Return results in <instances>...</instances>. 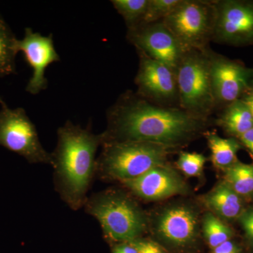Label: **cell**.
Instances as JSON below:
<instances>
[{
	"label": "cell",
	"mask_w": 253,
	"mask_h": 253,
	"mask_svg": "<svg viewBox=\"0 0 253 253\" xmlns=\"http://www.w3.org/2000/svg\"><path fill=\"white\" fill-rule=\"evenodd\" d=\"M156 229L158 234L171 244H187L197 233L198 218L189 208H169L161 214Z\"/></svg>",
	"instance_id": "14"
},
{
	"label": "cell",
	"mask_w": 253,
	"mask_h": 253,
	"mask_svg": "<svg viewBox=\"0 0 253 253\" xmlns=\"http://www.w3.org/2000/svg\"><path fill=\"white\" fill-rule=\"evenodd\" d=\"M175 73L179 107L206 122L217 109L211 81L209 48L186 51Z\"/></svg>",
	"instance_id": "4"
},
{
	"label": "cell",
	"mask_w": 253,
	"mask_h": 253,
	"mask_svg": "<svg viewBox=\"0 0 253 253\" xmlns=\"http://www.w3.org/2000/svg\"><path fill=\"white\" fill-rule=\"evenodd\" d=\"M181 1V0H149L147 11L141 25L163 21L172 14Z\"/></svg>",
	"instance_id": "22"
},
{
	"label": "cell",
	"mask_w": 253,
	"mask_h": 253,
	"mask_svg": "<svg viewBox=\"0 0 253 253\" xmlns=\"http://www.w3.org/2000/svg\"><path fill=\"white\" fill-rule=\"evenodd\" d=\"M241 145L245 146L253 156V128L238 138Z\"/></svg>",
	"instance_id": "27"
},
{
	"label": "cell",
	"mask_w": 253,
	"mask_h": 253,
	"mask_svg": "<svg viewBox=\"0 0 253 253\" xmlns=\"http://www.w3.org/2000/svg\"><path fill=\"white\" fill-rule=\"evenodd\" d=\"M86 212L96 218L108 239L132 242L146 229V219L137 205L121 192L106 191L86 199Z\"/></svg>",
	"instance_id": "5"
},
{
	"label": "cell",
	"mask_w": 253,
	"mask_h": 253,
	"mask_svg": "<svg viewBox=\"0 0 253 253\" xmlns=\"http://www.w3.org/2000/svg\"><path fill=\"white\" fill-rule=\"evenodd\" d=\"M239 249L235 244L227 241L214 248L212 253H239Z\"/></svg>",
	"instance_id": "26"
},
{
	"label": "cell",
	"mask_w": 253,
	"mask_h": 253,
	"mask_svg": "<svg viewBox=\"0 0 253 253\" xmlns=\"http://www.w3.org/2000/svg\"><path fill=\"white\" fill-rule=\"evenodd\" d=\"M113 6L126 21L128 30L141 24L149 0H113Z\"/></svg>",
	"instance_id": "20"
},
{
	"label": "cell",
	"mask_w": 253,
	"mask_h": 253,
	"mask_svg": "<svg viewBox=\"0 0 253 253\" xmlns=\"http://www.w3.org/2000/svg\"><path fill=\"white\" fill-rule=\"evenodd\" d=\"M18 41L9 25L0 15V78L16 73Z\"/></svg>",
	"instance_id": "18"
},
{
	"label": "cell",
	"mask_w": 253,
	"mask_h": 253,
	"mask_svg": "<svg viewBox=\"0 0 253 253\" xmlns=\"http://www.w3.org/2000/svg\"><path fill=\"white\" fill-rule=\"evenodd\" d=\"M130 244L137 250L138 253H164L160 246L152 241H135L130 242Z\"/></svg>",
	"instance_id": "24"
},
{
	"label": "cell",
	"mask_w": 253,
	"mask_h": 253,
	"mask_svg": "<svg viewBox=\"0 0 253 253\" xmlns=\"http://www.w3.org/2000/svg\"><path fill=\"white\" fill-rule=\"evenodd\" d=\"M113 253H138L137 250L130 244H122L115 249Z\"/></svg>",
	"instance_id": "28"
},
{
	"label": "cell",
	"mask_w": 253,
	"mask_h": 253,
	"mask_svg": "<svg viewBox=\"0 0 253 253\" xmlns=\"http://www.w3.org/2000/svg\"><path fill=\"white\" fill-rule=\"evenodd\" d=\"M138 54L139 69L134 80L137 86L136 94L155 104L179 107L175 71L142 53Z\"/></svg>",
	"instance_id": "10"
},
{
	"label": "cell",
	"mask_w": 253,
	"mask_h": 253,
	"mask_svg": "<svg viewBox=\"0 0 253 253\" xmlns=\"http://www.w3.org/2000/svg\"><path fill=\"white\" fill-rule=\"evenodd\" d=\"M0 104H1V106H4V105H6V104H5L4 101H3L2 99H1V96H0Z\"/></svg>",
	"instance_id": "31"
},
{
	"label": "cell",
	"mask_w": 253,
	"mask_h": 253,
	"mask_svg": "<svg viewBox=\"0 0 253 253\" xmlns=\"http://www.w3.org/2000/svg\"><path fill=\"white\" fill-rule=\"evenodd\" d=\"M206 138L211 151V161L215 167L224 169L237 162L241 143L236 138H222L214 133H207Z\"/></svg>",
	"instance_id": "17"
},
{
	"label": "cell",
	"mask_w": 253,
	"mask_h": 253,
	"mask_svg": "<svg viewBox=\"0 0 253 253\" xmlns=\"http://www.w3.org/2000/svg\"><path fill=\"white\" fill-rule=\"evenodd\" d=\"M217 123L226 132L236 139L253 128L252 115L241 99L223 108Z\"/></svg>",
	"instance_id": "16"
},
{
	"label": "cell",
	"mask_w": 253,
	"mask_h": 253,
	"mask_svg": "<svg viewBox=\"0 0 253 253\" xmlns=\"http://www.w3.org/2000/svg\"><path fill=\"white\" fill-rule=\"evenodd\" d=\"M96 161V169L104 179L123 181L135 179L153 168L165 166L172 148L139 141L106 142Z\"/></svg>",
	"instance_id": "3"
},
{
	"label": "cell",
	"mask_w": 253,
	"mask_h": 253,
	"mask_svg": "<svg viewBox=\"0 0 253 253\" xmlns=\"http://www.w3.org/2000/svg\"><path fill=\"white\" fill-rule=\"evenodd\" d=\"M204 202L211 211L226 219H234L241 214L242 201L225 181L219 183L204 199Z\"/></svg>",
	"instance_id": "15"
},
{
	"label": "cell",
	"mask_w": 253,
	"mask_h": 253,
	"mask_svg": "<svg viewBox=\"0 0 253 253\" xmlns=\"http://www.w3.org/2000/svg\"><path fill=\"white\" fill-rule=\"evenodd\" d=\"M212 41L233 46L253 44V1L217 0Z\"/></svg>",
	"instance_id": "8"
},
{
	"label": "cell",
	"mask_w": 253,
	"mask_h": 253,
	"mask_svg": "<svg viewBox=\"0 0 253 253\" xmlns=\"http://www.w3.org/2000/svg\"><path fill=\"white\" fill-rule=\"evenodd\" d=\"M215 19V1L181 0L172 14L162 21L184 51H204L212 41Z\"/></svg>",
	"instance_id": "6"
},
{
	"label": "cell",
	"mask_w": 253,
	"mask_h": 253,
	"mask_svg": "<svg viewBox=\"0 0 253 253\" xmlns=\"http://www.w3.org/2000/svg\"><path fill=\"white\" fill-rule=\"evenodd\" d=\"M126 38L138 52L167 65L174 71L186 52L163 21L129 29Z\"/></svg>",
	"instance_id": "11"
},
{
	"label": "cell",
	"mask_w": 253,
	"mask_h": 253,
	"mask_svg": "<svg viewBox=\"0 0 253 253\" xmlns=\"http://www.w3.org/2000/svg\"><path fill=\"white\" fill-rule=\"evenodd\" d=\"M0 146L26 158L29 163L52 166L51 154L43 148L36 126L23 108L0 110Z\"/></svg>",
	"instance_id": "7"
},
{
	"label": "cell",
	"mask_w": 253,
	"mask_h": 253,
	"mask_svg": "<svg viewBox=\"0 0 253 253\" xmlns=\"http://www.w3.org/2000/svg\"><path fill=\"white\" fill-rule=\"evenodd\" d=\"M18 49L22 51L33 71L26 90L31 94H38L47 87L46 68L51 63L60 61L59 55L55 49L52 35L44 36L33 31L31 28H26L23 39L18 40Z\"/></svg>",
	"instance_id": "12"
},
{
	"label": "cell",
	"mask_w": 253,
	"mask_h": 253,
	"mask_svg": "<svg viewBox=\"0 0 253 253\" xmlns=\"http://www.w3.org/2000/svg\"><path fill=\"white\" fill-rule=\"evenodd\" d=\"M106 142L139 141L174 148L198 135L206 121L191 116L178 106L155 104L136 93H123L108 110Z\"/></svg>",
	"instance_id": "1"
},
{
	"label": "cell",
	"mask_w": 253,
	"mask_h": 253,
	"mask_svg": "<svg viewBox=\"0 0 253 253\" xmlns=\"http://www.w3.org/2000/svg\"><path fill=\"white\" fill-rule=\"evenodd\" d=\"M121 183L138 197L150 201L166 199L185 192L186 190L185 183L179 174L166 165Z\"/></svg>",
	"instance_id": "13"
},
{
	"label": "cell",
	"mask_w": 253,
	"mask_h": 253,
	"mask_svg": "<svg viewBox=\"0 0 253 253\" xmlns=\"http://www.w3.org/2000/svg\"><path fill=\"white\" fill-rule=\"evenodd\" d=\"M211 81L217 109L241 99L249 89L253 69L209 49Z\"/></svg>",
	"instance_id": "9"
},
{
	"label": "cell",
	"mask_w": 253,
	"mask_h": 253,
	"mask_svg": "<svg viewBox=\"0 0 253 253\" xmlns=\"http://www.w3.org/2000/svg\"><path fill=\"white\" fill-rule=\"evenodd\" d=\"M241 99L244 101L245 104L247 105L250 111H251V115H252L253 119V93L248 91L243 96V97L241 98Z\"/></svg>",
	"instance_id": "29"
},
{
	"label": "cell",
	"mask_w": 253,
	"mask_h": 253,
	"mask_svg": "<svg viewBox=\"0 0 253 253\" xmlns=\"http://www.w3.org/2000/svg\"><path fill=\"white\" fill-rule=\"evenodd\" d=\"M204 231L205 237L213 249L229 241L233 235L231 228L211 213L205 216Z\"/></svg>",
	"instance_id": "21"
},
{
	"label": "cell",
	"mask_w": 253,
	"mask_h": 253,
	"mask_svg": "<svg viewBox=\"0 0 253 253\" xmlns=\"http://www.w3.org/2000/svg\"><path fill=\"white\" fill-rule=\"evenodd\" d=\"M241 223L247 235L253 239V211H248L243 214Z\"/></svg>",
	"instance_id": "25"
},
{
	"label": "cell",
	"mask_w": 253,
	"mask_h": 253,
	"mask_svg": "<svg viewBox=\"0 0 253 253\" xmlns=\"http://www.w3.org/2000/svg\"><path fill=\"white\" fill-rule=\"evenodd\" d=\"M57 135V145L51 154L55 188L63 201L76 211L87 199L102 134H94L89 126L84 129L67 121L58 129Z\"/></svg>",
	"instance_id": "2"
},
{
	"label": "cell",
	"mask_w": 253,
	"mask_h": 253,
	"mask_svg": "<svg viewBox=\"0 0 253 253\" xmlns=\"http://www.w3.org/2000/svg\"><path fill=\"white\" fill-rule=\"evenodd\" d=\"M249 91H251V92L253 93V74L252 78H251V83H250Z\"/></svg>",
	"instance_id": "30"
},
{
	"label": "cell",
	"mask_w": 253,
	"mask_h": 253,
	"mask_svg": "<svg viewBox=\"0 0 253 253\" xmlns=\"http://www.w3.org/2000/svg\"><path fill=\"white\" fill-rule=\"evenodd\" d=\"M224 172L226 182L239 196L253 194V164L236 162Z\"/></svg>",
	"instance_id": "19"
},
{
	"label": "cell",
	"mask_w": 253,
	"mask_h": 253,
	"mask_svg": "<svg viewBox=\"0 0 253 253\" xmlns=\"http://www.w3.org/2000/svg\"><path fill=\"white\" fill-rule=\"evenodd\" d=\"M206 161L207 159L203 154L182 152L179 154L176 165L181 172L186 175L196 176L202 172Z\"/></svg>",
	"instance_id": "23"
}]
</instances>
